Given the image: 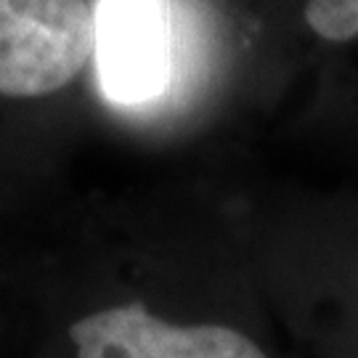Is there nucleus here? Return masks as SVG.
<instances>
[{"label":"nucleus","mask_w":358,"mask_h":358,"mask_svg":"<svg viewBox=\"0 0 358 358\" xmlns=\"http://www.w3.org/2000/svg\"><path fill=\"white\" fill-rule=\"evenodd\" d=\"M77 358H268L223 324L180 327L152 316L141 303L103 308L69 327Z\"/></svg>","instance_id":"2"},{"label":"nucleus","mask_w":358,"mask_h":358,"mask_svg":"<svg viewBox=\"0 0 358 358\" xmlns=\"http://www.w3.org/2000/svg\"><path fill=\"white\" fill-rule=\"evenodd\" d=\"M96 62L103 93L120 103L154 99L170 77V22L159 0H101Z\"/></svg>","instance_id":"3"},{"label":"nucleus","mask_w":358,"mask_h":358,"mask_svg":"<svg viewBox=\"0 0 358 358\" xmlns=\"http://www.w3.org/2000/svg\"><path fill=\"white\" fill-rule=\"evenodd\" d=\"M308 27L332 43H345L358 35V0H308Z\"/></svg>","instance_id":"4"},{"label":"nucleus","mask_w":358,"mask_h":358,"mask_svg":"<svg viewBox=\"0 0 358 358\" xmlns=\"http://www.w3.org/2000/svg\"><path fill=\"white\" fill-rule=\"evenodd\" d=\"M93 45L88 0H0V96L62 90L88 64Z\"/></svg>","instance_id":"1"}]
</instances>
